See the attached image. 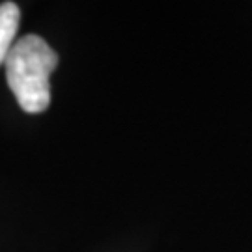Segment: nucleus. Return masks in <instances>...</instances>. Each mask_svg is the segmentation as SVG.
<instances>
[{"label":"nucleus","mask_w":252,"mask_h":252,"mask_svg":"<svg viewBox=\"0 0 252 252\" xmlns=\"http://www.w3.org/2000/svg\"><path fill=\"white\" fill-rule=\"evenodd\" d=\"M58 54L41 36L19 37L4 62L9 90L28 114H39L51 105V75Z\"/></svg>","instance_id":"1"},{"label":"nucleus","mask_w":252,"mask_h":252,"mask_svg":"<svg viewBox=\"0 0 252 252\" xmlns=\"http://www.w3.org/2000/svg\"><path fill=\"white\" fill-rule=\"evenodd\" d=\"M21 9L15 2L0 4V65H4L9 51L17 41Z\"/></svg>","instance_id":"2"}]
</instances>
